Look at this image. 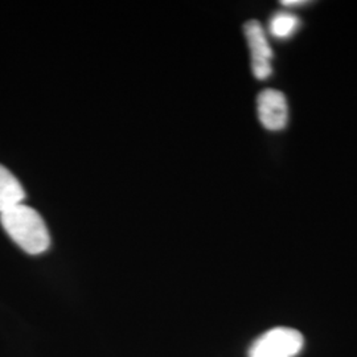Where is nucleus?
Segmentation results:
<instances>
[{"instance_id": "4", "label": "nucleus", "mask_w": 357, "mask_h": 357, "mask_svg": "<svg viewBox=\"0 0 357 357\" xmlns=\"http://www.w3.org/2000/svg\"><path fill=\"white\" fill-rule=\"evenodd\" d=\"M259 122L270 131H281L289 122V106L284 94L277 89L262 90L257 97Z\"/></svg>"}, {"instance_id": "7", "label": "nucleus", "mask_w": 357, "mask_h": 357, "mask_svg": "<svg viewBox=\"0 0 357 357\" xmlns=\"http://www.w3.org/2000/svg\"><path fill=\"white\" fill-rule=\"evenodd\" d=\"M306 3L307 1H303V0H283L282 1V4L286 7H295L298 4H306Z\"/></svg>"}, {"instance_id": "2", "label": "nucleus", "mask_w": 357, "mask_h": 357, "mask_svg": "<svg viewBox=\"0 0 357 357\" xmlns=\"http://www.w3.org/2000/svg\"><path fill=\"white\" fill-rule=\"evenodd\" d=\"M305 337L289 327H275L262 333L250 345L249 357H295L301 354Z\"/></svg>"}, {"instance_id": "6", "label": "nucleus", "mask_w": 357, "mask_h": 357, "mask_svg": "<svg viewBox=\"0 0 357 357\" xmlns=\"http://www.w3.org/2000/svg\"><path fill=\"white\" fill-rule=\"evenodd\" d=\"M301 26V19L291 13H274L268 22V31L271 36L280 40H286L295 35Z\"/></svg>"}, {"instance_id": "5", "label": "nucleus", "mask_w": 357, "mask_h": 357, "mask_svg": "<svg viewBox=\"0 0 357 357\" xmlns=\"http://www.w3.org/2000/svg\"><path fill=\"white\" fill-rule=\"evenodd\" d=\"M26 191L13 172L0 165V215L16 205L23 204Z\"/></svg>"}, {"instance_id": "3", "label": "nucleus", "mask_w": 357, "mask_h": 357, "mask_svg": "<svg viewBox=\"0 0 357 357\" xmlns=\"http://www.w3.org/2000/svg\"><path fill=\"white\" fill-rule=\"evenodd\" d=\"M243 32L250 50L252 72L257 79H266L273 75L271 60L274 56L266 32L257 20L248 22L243 26Z\"/></svg>"}, {"instance_id": "1", "label": "nucleus", "mask_w": 357, "mask_h": 357, "mask_svg": "<svg viewBox=\"0 0 357 357\" xmlns=\"http://www.w3.org/2000/svg\"><path fill=\"white\" fill-rule=\"evenodd\" d=\"M3 229L26 253L38 255L51 246V236L38 211L26 204L16 205L0 215Z\"/></svg>"}]
</instances>
